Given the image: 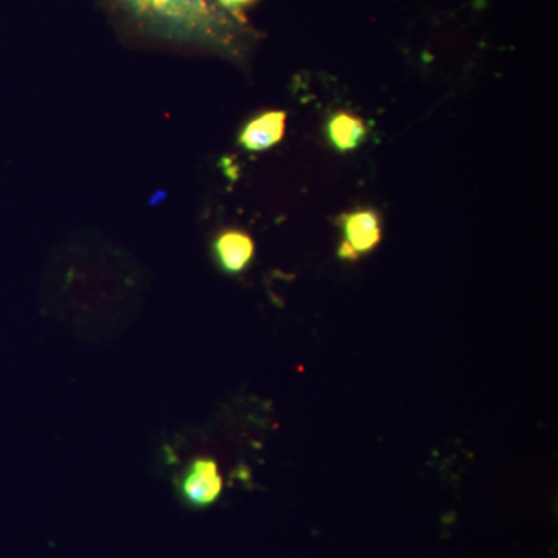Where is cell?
Segmentation results:
<instances>
[{"label": "cell", "mask_w": 558, "mask_h": 558, "mask_svg": "<svg viewBox=\"0 0 558 558\" xmlns=\"http://www.w3.org/2000/svg\"><path fill=\"white\" fill-rule=\"evenodd\" d=\"M140 31L175 44L238 49L240 25L218 0H112Z\"/></svg>", "instance_id": "cell-1"}, {"label": "cell", "mask_w": 558, "mask_h": 558, "mask_svg": "<svg viewBox=\"0 0 558 558\" xmlns=\"http://www.w3.org/2000/svg\"><path fill=\"white\" fill-rule=\"evenodd\" d=\"M180 494L191 508L215 505L222 492V478L213 459L199 458L191 462L179 484Z\"/></svg>", "instance_id": "cell-2"}, {"label": "cell", "mask_w": 558, "mask_h": 558, "mask_svg": "<svg viewBox=\"0 0 558 558\" xmlns=\"http://www.w3.org/2000/svg\"><path fill=\"white\" fill-rule=\"evenodd\" d=\"M344 242L339 255L343 259H357L380 242V219L376 211L362 209L343 218Z\"/></svg>", "instance_id": "cell-3"}, {"label": "cell", "mask_w": 558, "mask_h": 558, "mask_svg": "<svg viewBox=\"0 0 558 558\" xmlns=\"http://www.w3.org/2000/svg\"><path fill=\"white\" fill-rule=\"evenodd\" d=\"M288 113L282 110H269L250 120L242 130L240 145L242 148L259 153L278 145L286 134Z\"/></svg>", "instance_id": "cell-4"}, {"label": "cell", "mask_w": 558, "mask_h": 558, "mask_svg": "<svg viewBox=\"0 0 558 558\" xmlns=\"http://www.w3.org/2000/svg\"><path fill=\"white\" fill-rule=\"evenodd\" d=\"M216 259L227 274H240L255 255V244L244 231L229 230L215 242Z\"/></svg>", "instance_id": "cell-5"}, {"label": "cell", "mask_w": 558, "mask_h": 558, "mask_svg": "<svg viewBox=\"0 0 558 558\" xmlns=\"http://www.w3.org/2000/svg\"><path fill=\"white\" fill-rule=\"evenodd\" d=\"M366 124L359 117L348 112L333 113L328 123L330 145L341 153L357 149L365 142Z\"/></svg>", "instance_id": "cell-6"}, {"label": "cell", "mask_w": 558, "mask_h": 558, "mask_svg": "<svg viewBox=\"0 0 558 558\" xmlns=\"http://www.w3.org/2000/svg\"><path fill=\"white\" fill-rule=\"evenodd\" d=\"M218 2L222 5V9H226L229 13L233 14L236 13L241 7L252 3L253 0H218Z\"/></svg>", "instance_id": "cell-7"}]
</instances>
